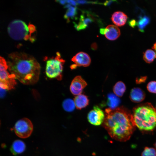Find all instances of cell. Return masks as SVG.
Masks as SVG:
<instances>
[{"label":"cell","mask_w":156,"mask_h":156,"mask_svg":"<svg viewBox=\"0 0 156 156\" xmlns=\"http://www.w3.org/2000/svg\"><path fill=\"white\" fill-rule=\"evenodd\" d=\"M103 126L109 135L117 141L125 142L131 136L135 128L132 114L123 106L105 109Z\"/></svg>","instance_id":"obj_1"},{"label":"cell","mask_w":156,"mask_h":156,"mask_svg":"<svg viewBox=\"0 0 156 156\" xmlns=\"http://www.w3.org/2000/svg\"><path fill=\"white\" fill-rule=\"evenodd\" d=\"M8 70L16 79L26 85H32L38 81L40 66L32 56L22 52L10 54L7 61Z\"/></svg>","instance_id":"obj_2"},{"label":"cell","mask_w":156,"mask_h":156,"mask_svg":"<svg viewBox=\"0 0 156 156\" xmlns=\"http://www.w3.org/2000/svg\"><path fill=\"white\" fill-rule=\"evenodd\" d=\"M132 114L135 126L140 130L151 131L156 127V109L150 103L137 105Z\"/></svg>","instance_id":"obj_3"},{"label":"cell","mask_w":156,"mask_h":156,"mask_svg":"<svg viewBox=\"0 0 156 156\" xmlns=\"http://www.w3.org/2000/svg\"><path fill=\"white\" fill-rule=\"evenodd\" d=\"M7 30L10 36L14 40L30 39L31 41V34L35 31L36 28L32 24H29L27 26L23 21L15 19L9 23Z\"/></svg>","instance_id":"obj_4"},{"label":"cell","mask_w":156,"mask_h":156,"mask_svg":"<svg viewBox=\"0 0 156 156\" xmlns=\"http://www.w3.org/2000/svg\"><path fill=\"white\" fill-rule=\"evenodd\" d=\"M64 60L61 58L59 53L56 56L46 61L45 73L47 76L50 79H56L60 80L62 78V73Z\"/></svg>","instance_id":"obj_5"},{"label":"cell","mask_w":156,"mask_h":156,"mask_svg":"<svg viewBox=\"0 0 156 156\" xmlns=\"http://www.w3.org/2000/svg\"><path fill=\"white\" fill-rule=\"evenodd\" d=\"M7 62L1 56L0 57V88L10 90L14 89L17 84L14 76L8 71Z\"/></svg>","instance_id":"obj_6"},{"label":"cell","mask_w":156,"mask_h":156,"mask_svg":"<svg viewBox=\"0 0 156 156\" xmlns=\"http://www.w3.org/2000/svg\"><path fill=\"white\" fill-rule=\"evenodd\" d=\"M33 128V125L31 120L25 118L19 120L16 123L14 130L18 137L22 138H25L31 135Z\"/></svg>","instance_id":"obj_7"},{"label":"cell","mask_w":156,"mask_h":156,"mask_svg":"<svg viewBox=\"0 0 156 156\" xmlns=\"http://www.w3.org/2000/svg\"><path fill=\"white\" fill-rule=\"evenodd\" d=\"M105 114L104 112L97 106H95L88 113L87 118L92 125L98 126L103 123Z\"/></svg>","instance_id":"obj_8"},{"label":"cell","mask_w":156,"mask_h":156,"mask_svg":"<svg viewBox=\"0 0 156 156\" xmlns=\"http://www.w3.org/2000/svg\"><path fill=\"white\" fill-rule=\"evenodd\" d=\"M71 60L75 63L70 66L71 69H75L77 66H88L91 63V59L89 55L83 52L77 53L72 58Z\"/></svg>","instance_id":"obj_9"},{"label":"cell","mask_w":156,"mask_h":156,"mask_svg":"<svg viewBox=\"0 0 156 156\" xmlns=\"http://www.w3.org/2000/svg\"><path fill=\"white\" fill-rule=\"evenodd\" d=\"M87 85L86 81L81 76H77L72 80L70 90L73 95L77 96L81 94Z\"/></svg>","instance_id":"obj_10"},{"label":"cell","mask_w":156,"mask_h":156,"mask_svg":"<svg viewBox=\"0 0 156 156\" xmlns=\"http://www.w3.org/2000/svg\"><path fill=\"white\" fill-rule=\"evenodd\" d=\"M100 32L101 34H104L107 39L111 40H116L120 34L119 29L116 26L113 25H108L105 29H101Z\"/></svg>","instance_id":"obj_11"},{"label":"cell","mask_w":156,"mask_h":156,"mask_svg":"<svg viewBox=\"0 0 156 156\" xmlns=\"http://www.w3.org/2000/svg\"><path fill=\"white\" fill-rule=\"evenodd\" d=\"M129 97L131 100L132 102L139 103L144 100L145 97V94L144 92L141 89L138 88H134L131 90Z\"/></svg>","instance_id":"obj_12"},{"label":"cell","mask_w":156,"mask_h":156,"mask_svg":"<svg viewBox=\"0 0 156 156\" xmlns=\"http://www.w3.org/2000/svg\"><path fill=\"white\" fill-rule=\"evenodd\" d=\"M127 16L121 11H116L112 15L111 18L113 23L116 26H122L124 25L127 21Z\"/></svg>","instance_id":"obj_13"},{"label":"cell","mask_w":156,"mask_h":156,"mask_svg":"<svg viewBox=\"0 0 156 156\" xmlns=\"http://www.w3.org/2000/svg\"><path fill=\"white\" fill-rule=\"evenodd\" d=\"M77 109H81L85 107L89 104V100L88 97L83 94H80L76 96L74 99Z\"/></svg>","instance_id":"obj_14"},{"label":"cell","mask_w":156,"mask_h":156,"mask_svg":"<svg viewBox=\"0 0 156 156\" xmlns=\"http://www.w3.org/2000/svg\"><path fill=\"white\" fill-rule=\"evenodd\" d=\"M25 148V145L23 141L20 140H16L13 142L10 150L13 155H16L23 152Z\"/></svg>","instance_id":"obj_15"},{"label":"cell","mask_w":156,"mask_h":156,"mask_svg":"<svg viewBox=\"0 0 156 156\" xmlns=\"http://www.w3.org/2000/svg\"><path fill=\"white\" fill-rule=\"evenodd\" d=\"M120 100L115 94L110 93L107 97V104L109 108L114 109L118 107L120 103Z\"/></svg>","instance_id":"obj_16"},{"label":"cell","mask_w":156,"mask_h":156,"mask_svg":"<svg viewBox=\"0 0 156 156\" xmlns=\"http://www.w3.org/2000/svg\"><path fill=\"white\" fill-rule=\"evenodd\" d=\"M126 89V86L124 83L121 81H119L114 85L113 91L116 96L118 97H121L125 92Z\"/></svg>","instance_id":"obj_17"},{"label":"cell","mask_w":156,"mask_h":156,"mask_svg":"<svg viewBox=\"0 0 156 156\" xmlns=\"http://www.w3.org/2000/svg\"><path fill=\"white\" fill-rule=\"evenodd\" d=\"M93 21L91 17L84 18L83 15L81 16L80 22L78 25H75V27L77 30H80L85 28L88 24Z\"/></svg>","instance_id":"obj_18"},{"label":"cell","mask_w":156,"mask_h":156,"mask_svg":"<svg viewBox=\"0 0 156 156\" xmlns=\"http://www.w3.org/2000/svg\"><path fill=\"white\" fill-rule=\"evenodd\" d=\"M155 57V52L152 49H148L144 53L143 59L147 63L152 62Z\"/></svg>","instance_id":"obj_19"},{"label":"cell","mask_w":156,"mask_h":156,"mask_svg":"<svg viewBox=\"0 0 156 156\" xmlns=\"http://www.w3.org/2000/svg\"><path fill=\"white\" fill-rule=\"evenodd\" d=\"M62 105L65 111L69 112L73 111L76 107L74 100L70 99L64 100L62 103Z\"/></svg>","instance_id":"obj_20"},{"label":"cell","mask_w":156,"mask_h":156,"mask_svg":"<svg viewBox=\"0 0 156 156\" xmlns=\"http://www.w3.org/2000/svg\"><path fill=\"white\" fill-rule=\"evenodd\" d=\"M150 22L149 18L147 16L141 18L137 22V25L139 30L141 32H144V29Z\"/></svg>","instance_id":"obj_21"},{"label":"cell","mask_w":156,"mask_h":156,"mask_svg":"<svg viewBox=\"0 0 156 156\" xmlns=\"http://www.w3.org/2000/svg\"><path fill=\"white\" fill-rule=\"evenodd\" d=\"M64 16V18L67 21H69L70 18H74L77 14V9L76 8L71 6L68 8Z\"/></svg>","instance_id":"obj_22"},{"label":"cell","mask_w":156,"mask_h":156,"mask_svg":"<svg viewBox=\"0 0 156 156\" xmlns=\"http://www.w3.org/2000/svg\"><path fill=\"white\" fill-rule=\"evenodd\" d=\"M141 156H156V150L153 148L146 147L142 153Z\"/></svg>","instance_id":"obj_23"},{"label":"cell","mask_w":156,"mask_h":156,"mask_svg":"<svg viewBox=\"0 0 156 156\" xmlns=\"http://www.w3.org/2000/svg\"><path fill=\"white\" fill-rule=\"evenodd\" d=\"M147 88L149 92L156 94V81H152L149 82Z\"/></svg>","instance_id":"obj_24"},{"label":"cell","mask_w":156,"mask_h":156,"mask_svg":"<svg viewBox=\"0 0 156 156\" xmlns=\"http://www.w3.org/2000/svg\"><path fill=\"white\" fill-rule=\"evenodd\" d=\"M129 24L130 26L134 28L137 24V22L134 19H132L129 21Z\"/></svg>","instance_id":"obj_25"},{"label":"cell","mask_w":156,"mask_h":156,"mask_svg":"<svg viewBox=\"0 0 156 156\" xmlns=\"http://www.w3.org/2000/svg\"><path fill=\"white\" fill-rule=\"evenodd\" d=\"M67 3H68L70 4L75 5H76V2L74 1L67 0L66 1Z\"/></svg>","instance_id":"obj_26"},{"label":"cell","mask_w":156,"mask_h":156,"mask_svg":"<svg viewBox=\"0 0 156 156\" xmlns=\"http://www.w3.org/2000/svg\"><path fill=\"white\" fill-rule=\"evenodd\" d=\"M56 1L62 5H64L67 3L66 0H57Z\"/></svg>","instance_id":"obj_27"},{"label":"cell","mask_w":156,"mask_h":156,"mask_svg":"<svg viewBox=\"0 0 156 156\" xmlns=\"http://www.w3.org/2000/svg\"><path fill=\"white\" fill-rule=\"evenodd\" d=\"M152 48L153 49L156 53V42H155L153 45V46L152 47Z\"/></svg>","instance_id":"obj_28"},{"label":"cell","mask_w":156,"mask_h":156,"mask_svg":"<svg viewBox=\"0 0 156 156\" xmlns=\"http://www.w3.org/2000/svg\"><path fill=\"white\" fill-rule=\"evenodd\" d=\"M155 147L156 148V142H155Z\"/></svg>","instance_id":"obj_29"},{"label":"cell","mask_w":156,"mask_h":156,"mask_svg":"<svg viewBox=\"0 0 156 156\" xmlns=\"http://www.w3.org/2000/svg\"></svg>","instance_id":"obj_30"}]
</instances>
